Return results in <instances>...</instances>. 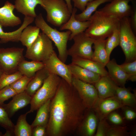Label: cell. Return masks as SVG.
Instances as JSON below:
<instances>
[{
    "mask_svg": "<svg viewBox=\"0 0 136 136\" xmlns=\"http://www.w3.org/2000/svg\"><path fill=\"white\" fill-rule=\"evenodd\" d=\"M86 109L72 84L61 78L51 100L47 135L65 136L76 134Z\"/></svg>",
    "mask_w": 136,
    "mask_h": 136,
    "instance_id": "cell-1",
    "label": "cell"
},
{
    "mask_svg": "<svg viewBox=\"0 0 136 136\" xmlns=\"http://www.w3.org/2000/svg\"><path fill=\"white\" fill-rule=\"evenodd\" d=\"M89 20L90 24L85 31L94 40H104L119 28L120 20L103 11H96Z\"/></svg>",
    "mask_w": 136,
    "mask_h": 136,
    "instance_id": "cell-2",
    "label": "cell"
},
{
    "mask_svg": "<svg viewBox=\"0 0 136 136\" xmlns=\"http://www.w3.org/2000/svg\"><path fill=\"white\" fill-rule=\"evenodd\" d=\"M35 18L36 26L54 43L58 52V58L65 63L68 56L67 44L69 40L71 31L69 30L60 31L56 28H52L45 21L41 13L37 15Z\"/></svg>",
    "mask_w": 136,
    "mask_h": 136,
    "instance_id": "cell-3",
    "label": "cell"
},
{
    "mask_svg": "<svg viewBox=\"0 0 136 136\" xmlns=\"http://www.w3.org/2000/svg\"><path fill=\"white\" fill-rule=\"evenodd\" d=\"M61 78L55 75L50 74L45 80L41 87L31 97L29 113L37 110L56 94Z\"/></svg>",
    "mask_w": 136,
    "mask_h": 136,
    "instance_id": "cell-4",
    "label": "cell"
},
{
    "mask_svg": "<svg viewBox=\"0 0 136 136\" xmlns=\"http://www.w3.org/2000/svg\"><path fill=\"white\" fill-rule=\"evenodd\" d=\"M119 30V45L125 56V62L136 60V38L131 28L129 17H124L120 20Z\"/></svg>",
    "mask_w": 136,
    "mask_h": 136,
    "instance_id": "cell-5",
    "label": "cell"
},
{
    "mask_svg": "<svg viewBox=\"0 0 136 136\" xmlns=\"http://www.w3.org/2000/svg\"><path fill=\"white\" fill-rule=\"evenodd\" d=\"M41 7L46 11L48 22L60 27L69 19L71 15L64 0H44Z\"/></svg>",
    "mask_w": 136,
    "mask_h": 136,
    "instance_id": "cell-6",
    "label": "cell"
},
{
    "mask_svg": "<svg viewBox=\"0 0 136 136\" xmlns=\"http://www.w3.org/2000/svg\"><path fill=\"white\" fill-rule=\"evenodd\" d=\"M52 41L43 32H40L35 40L27 48L25 57L31 60L43 62L55 52Z\"/></svg>",
    "mask_w": 136,
    "mask_h": 136,
    "instance_id": "cell-7",
    "label": "cell"
},
{
    "mask_svg": "<svg viewBox=\"0 0 136 136\" xmlns=\"http://www.w3.org/2000/svg\"><path fill=\"white\" fill-rule=\"evenodd\" d=\"M24 50L20 47L0 48V68L3 73L11 74L18 71L19 63L24 59Z\"/></svg>",
    "mask_w": 136,
    "mask_h": 136,
    "instance_id": "cell-8",
    "label": "cell"
},
{
    "mask_svg": "<svg viewBox=\"0 0 136 136\" xmlns=\"http://www.w3.org/2000/svg\"><path fill=\"white\" fill-rule=\"evenodd\" d=\"M72 40L74 43L67 50L68 55L72 58L80 57L92 59L93 53L92 46L95 40L87 36L84 32L76 35Z\"/></svg>",
    "mask_w": 136,
    "mask_h": 136,
    "instance_id": "cell-9",
    "label": "cell"
},
{
    "mask_svg": "<svg viewBox=\"0 0 136 136\" xmlns=\"http://www.w3.org/2000/svg\"><path fill=\"white\" fill-rule=\"evenodd\" d=\"M72 84L85 108L87 109L92 108L99 98L94 85L84 82L73 76Z\"/></svg>",
    "mask_w": 136,
    "mask_h": 136,
    "instance_id": "cell-10",
    "label": "cell"
},
{
    "mask_svg": "<svg viewBox=\"0 0 136 136\" xmlns=\"http://www.w3.org/2000/svg\"><path fill=\"white\" fill-rule=\"evenodd\" d=\"M43 62L50 74L57 75L72 84L73 76L68 65L62 61L55 52Z\"/></svg>",
    "mask_w": 136,
    "mask_h": 136,
    "instance_id": "cell-11",
    "label": "cell"
},
{
    "mask_svg": "<svg viewBox=\"0 0 136 136\" xmlns=\"http://www.w3.org/2000/svg\"><path fill=\"white\" fill-rule=\"evenodd\" d=\"M123 106L115 96L104 99L98 98L92 108L99 121L106 118L110 113Z\"/></svg>",
    "mask_w": 136,
    "mask_h": 136,
    "instance_id": "cell-12",
    "label": "cell"
},
{
    "mask_svg": "<svg viewBox=\"0 0 136 136\" xmlns=\"http://www.w3.org/2000/svg\"><path fill=\"white\" fill-rule=\"evenodd\" d=\"M132 0H111L99 10L113 16L120 20L130 16L132 10L129 3Z\"/></svg>",
    "mask_w": 136,
    "mask_h": 136,
    "instance_id": "cell-13",
    "label": "cell"
},
{
    "mask_svg": "<svg viewBox=\"0 0 136 136\" xmlns=\"http://www.w3.org/2000/svg\"><path fill=\"white\" fill-rule=\"evenodd\" d=\"M99 121L93 108L87 109L76 134L82 136L94 135Z\"/></svg>",
    "mask_w": 136,
    "mask_h": 136,
    "instance_id": "cell-14",
    "label": "cell"
},
{
    "mask_svg": "<svg viewBox=\"0 0 136 136\" xmlns=\"http://www.w3.org/2000/svg\"><path fill=\"white\" fill-rule=\"evenodd\" d=\"M31 98V97L25 91L17 94L8 103H4L0 107L4 109L10 118L19 110L30 104Z\"/></svg>",
    "mask_w": 136,
    "mask_h": 136,
    "instance_id": "cell-15",
    "label": "cell"
},
{
    "mask_svg": "<svg viewBox=\"0 0 136 136\" xmlns=\"http://www.w3.org/2000/svg\"><path fill=\"white\" fill-rule=\"evenodd\" d=\"M15 9L14 5L8 1L0 8V24L2 26L13 27L21 23L20 18L14 14Z\"/></svg>",
    "mask_w": 136,
    "mask_h": 136,
    "instance_id": "cell-16",
    "label": "cell"
},
{
    "mask_svg": "<svg viewBox=\"0 0 136 136\" xmlns=\"http://www.w3.org/2000/svg\"><path fill=\"white\" fill-rule=\"evenodd\" d=\"M77 11V8L75 7L73 8L69 19L59 28L60 30H68L71 31L69 40H72L74 37L76 35L85 32L90 24L89 20L81 21L75 18V16Z\"/></svg>",
    "mask_w": 136,
    "mask_h": 136,
    "instance_id": "cell-17",
    "label": "cell"
},
{
    "mask_svg": "<svg viewBox=\"0 0 136 136\" xmlns=\"http://www.w3.org/2000/svg\"><path fill=\"white\" fill-rule=\"evenodd\" d=\"M93 85L100 99L115 96L116 87L118 86L108 75L101 76Z\"/></svg>",
    "mask_w": 136,
    "mask_h": 136,
    "instance_id": "cell-18",
    "label": "cell"
},
{
    "mask_svg": "<svg viewBox=\"0 0 136 136\" xmlns=\"http://www.w3.org/2000/svg\"><path fill=\"white\" fill-rule=\"evenodd\" d=\"M106 66L108 69V75L111 79L118 86L125 87L128 76L115 59L110 60Z\"/></svg>",
    "mask_w": 136,
    "mask_h": 136,
    "instance_id": "cell-19",
    "label": "cell"
},
{
    "mask_svg": "<svg viewBox=\"0 0 136 136\" xmlns=\"http://www.w3.org/2000/svg\"><path fill=\"white\" fill-rule=\"evenodd\" d=\"M68 65L73 76L84 82L94 84L101 77L97 74L72 63Z\"/></svg>",
    "mask_w": 136,
    "mask_h": 136,
    "instance_id": "cell-20",
    "label": "cell"
},
{
    "mask_svg": "<svg viewBox=\"0 0 136 136\" xmlns=\"http://www.w3.org/2000/svg\"><path fill=\"white\" fill-rule=\"evenodd\" d=\"M34 19L32 17L25 16L23 22L20 27L16 30L11 32H5L2 28V26L0 24V40L1 43L19 41L22 31L26 27L33 22Z\"/></svg>",
    "mask_w": 136,
    "mask_h": 136,
    "instance_id": "cell-21",
    "label": "cell"
},
{
    "mask_svg": "<svg viewBox=\"0 0 136 136\" xmlns=\"http://www.w3.org/2000/svg\"><path fill=\"white\" fill-rule=\"evenodd\" d=\"M72 63L97 74L100 76L108 75L105 66L91 59L80 57L72 58Z\"/></svg>",
    "mask_w": 136,
    "mask_h": 136,
    "instance_id": "cell-22",
    "label": "cell"
},
{
    "mask_svg": "<svg viewBox=\"0 0 136 136\" xmlns=\"http://www.w3.org/2000/svg\"><path fill=\"white\" fill-rule=\"evenodd\" d=\"M44 0H15L14 5L17 12L25 16L35 18L37 15L35 8L38 4L42 5Z\"/></svg>",
    "mask_w": 136,
    "mask_h": 136,
    "instance_id": "cell-23",
    "label": "cell"
},
{
    "mask_svg": "<svg viewBox=\"0 0 136 136\" xmlns=\"http://www.w3.org/2000/svg\"><path fill=\"white\" fill-rule=\"evenodd\" d=\"M50 74L45 67L39 70L32 78L25 91L32 97L42 86Z\"/></svg>",
    "mask_w": 136,
    "mask_h": 136,
    "instance_id": "cell-24",
    "label": "cell"
},
{
    "mask_svg": "<svg viewBox=\"0 0 136 136\" xmlns=\"http://www.w3.org/2000/svg\"><path fill=\"white\" fill-rule=\"evenodd\" d=\"M44 67L43 62L33 60L28 61L24 59L19 63L18 70L23 76L32 78L37 71Z\"/></svg>",
    "mask_w": 136,
    "mask_h": 136,
    "instance_id": "cell-25",
    "label": "cell"
},
{
    "mask_svg": "<svg viewBox=\"0 0 136 136\" xmlns=\"http://www.w3.org/2000/svg\"><path fill=\"white\" fill-rule=\"evenodd\" d=\"M115 96L124 106H128L135 109L136 106V95L132 93L130 89L124 87L117 86Z\"/></svg>",
    "mask_w": 136,
    "mask_h": 136,
    "instance_id": "cell-26",
    "label": "cell"
},
{
    "mask_svg": "<svg viewBox=\"0 0 136 136\" xmlns=\"http://www.w3.org/2000/svg\"><path fill=\"white\" fill-rule=\"evenodd\" d=\"M106 39L95 40L93 43L94 51L92 59L106 66L110 60L105 47Z\"/></svg>",
    "mask_w": 136,
    "mask_h": 136,
    "instance_id": "cell-27",
    "label": "cell"
},
{
    "mask_svg": "<svg viewBox=\"0 0 136 136\" xmlns=\"http://www.w3.org/2000/svg\"><path fill=\"white\" fill-rule=\"evenodd\" d=\"M51 100H48L37 110L36 117L31 125L32 128L38 125H41L47 127L49 117Z\"/></svg>",
    "mask_w": 136,
    "mask_h": 136,
    "instance_id": "cell-28",
    "label": "cell"
},
{
    "mask_svg": "<svg viewBox=\"0 0 136 136\" xmlns=\"http://www.w3.org/2000/svg\"><path fill=\"white\" fill-rule=\"evenodd\" d=\"M40 29L36 26L29 25L22 31L19 41L27 48L29 47L35 40L40 33Z\"/></svg>",
    "mask_w": 136,
    "mask_h": 136,
    "instance_id": "cell-29",
    "label": "cell"
},
{
    "mask_svg": "<svg viewBox=\"0 0 136 136\" xmlns=\"http://www.w3.org/2000/svg\"><path fill=\"white\" fill-rule=\"evenodd\" d=\"M28 112L21 115L18 117L16 124L14 125V133L15 136H31L32 128L26 120Z\"/></svg>",
    "mask_w": 136,
    "mask_h": 136,
    "instance_id": "cell-30",
    "label": "cell"
},
{
    "mask_svg": "<svg viewBox=\"0 0 136 136\" xmlns=\"http://www.w3.org/2000/svg\"><path fill=\"white\" fill-rule=\"evenodd\" d=\"M111 0H93L88 2L85 9L80 14H75V18L78 20L85 21L89 20L93 13L101 5L110 2Z\"/></svg>",
    "mask_w": 136,
    "mask_h": 136,
    "instance_id": "cell-31",
    "label": "cell"
},
{
    "mask_svg": "<svg viewBox=\"0 0 136 136\" xmlns=\"http://www.w3.org/2000/svg\"><path fill=\"white\" fill-rule=\"evenodd\" d=\"M14 125L7 113L4 109L0 106V126L6 131L4 136H14Z\"/></svg>",
    "mask_w": 136,
    "mask_h": 136,
    "instance_id": "cell-32",
    "label": "cell"
},
{
    "mask_svg": "<svg viewBox=\"0 0 136 136\" xmlns=\"http://www.w3.org/2000/svg\"><path fill=\"white\" fill-rule=\"evenodd\" d=\"M120 35L119 28L115 30L106 39L105 47L108 58L111 53L116 47L119 45Z\"/></svg>",
    "mask_w": 136,
    "mask_h": 136,
    "instance_id": "cell-33",
    "label": "cell"
},
{
    "mask_svg": "<svg viewBox=\"0 0 136 136\" xmlns=\"http://www.w3.org/2000/svg\"><path fill=\"white\" fill-rule=\"evenodd\" d=\"M22 76L18 71L11 74L3 73L0 77V90L10 85Z\"/></svg>",
    "mask_w": 136,
    "mask_h": 136,
    "instance_id": "cell-34",
    "label": "cell"
},
{
    "mask_svg": "<svg viewBox=\"0 0 136 136\" xmlns=\"http://www.w3.org/2000/svg\"><path fill=\"white\" fill-rule=\"evenodd\" d=\"M31 78L23 75L10 86L17 94L22 93L25 91Z\"/></svg>",
    "mask_w": 136,
    "mask_h": 136,
    "instance_id": "cell-35",
    "label": "cell"
},
{
    "mask_svg": "<svg viewBox=\"0 0 136 136\" xmlns=\"http://www.w3.org/2000/svg\"><path fill=\"white\" fill-rule=\"evenodd\" d=\"M128 75V80L132 82L136 81V60L132 61L124 62L120 65Z\"/></svg>",
    "mask_w": 136,
    "mask_h": 136,
    "instance_id": "cell-36",
    "label": "cell"
},
{
    "mask_svg": "<svg viewBox=\"0 0 136 136\" xmlns=\"http://www.w3.org/2000/svg\"><path fill=\"white\" fill-rule=\"evenodd\" d=\"M129 135L127 127L124 125H111L106 134V136Z\"/></svg>",
    "mask_w": 136,
    "mask_h": 136,
    "instance_id": "cell-37",
    "label": "cell"
},
{
    "mask_svg": "<svg viewBox=\"0 0 136 136\" xmlns=\"http://www.w3.org/2000/svg\"><path fill=\"white\" fill-rule=\"evenodd\" d=\"M17 93L10 85L0 90V106L6 101L13 97Z\"/></svg>",
    "mask_w": 136,
    "mask_h": 136,
    "instance_id": "cell-38",
    "label": "cell"
},
{
    "mask_svg": "<svg viewBox=\"0 0 136 136\" xmlns=\"http://www.w3.org/2000/svg\"><path fill=\"white\" fill-rule=\"evenodd\" d=\"M110 126L106 118L99 120L94 136H106L107 133Z\"/></svg>",
    "mask_w": 136,
    "mask_h": 136,
    "instance_id": "cell-39",
    "label": "cell"
},
{
    "mask_svg": "<svg viewBox=\"0 0 136 136\" xmlns=\"http://www.w3.org/2000/svg\"><path fill=\"white\" fill-rule=\"evenodd\" d=\"M106 118L113 125H124V119L118 112L113 111L109 113Z\"/></svg>",
    "mask_w": 136,
    "mask_h": 136,
    "instance_id": "cell-40",
    "label": "cell"
},
{
    "mask_svg": "<svg viewBox=\"0 0 136 136\" xmlns=\"http://www.w3.org/2000/svg\"><path fill=\"white\" fill-rule=\"evenodd\" d=\"M122 109L124 118L128 121H132L136 118V112L135 109L130 107L124 106L121 108Z\"/></svg>",
    "mask_w": 136,
    "mask_h": 136,
    "instance_id": "cell-41",
    "label": "cell"
},
{
    "mask_svg": "<svg viewBox=\"0 0 136 136\" xmlns=\"http://www.w3.org/2000/svg\"><path fill=\"white\" fill-rule=\"evenodd\" d=\"M47 135V127L38 125L32 128L31 136H45Z\"/></svg>",
    "mask_w": 136,
    "mask_h": 136,
    "instance_id": "cell-42",
    "label": "cell"
},
{
    "mask_svg": "<svg viewBox=\"0 0 136 136\" xmlns=\"http://www.w3.org/2000/svg\"><path fill=\"white\" fill-rule=\"evenodd\" d=\"M74 3V7L82 12L85 9L87 3L93 0H71Z\"/></svg>",
    "mask_w": 136,
    "mask_h": 136,
    "instance_id": "cell-43",
    "label": "cell"
},
{
    "mask_svg": "<svg viewBox=\"0 0 136 136\" xmlns=\"http://www.w3.org/2000/svg\"><path fill=\"white\" fill-rule=\"evenodd\" d=\"M130 18V23L132 30L136 32V10L135 9L132 10Z\"/></svg>",
    "mask_w": 136,
    "mask_h": 136,
    "instance_id": "cell-44",
    "label": "cell"
},
{
    "mask_svg": "<svg viewBox=\"0 0 136 136\" xmlns=\"http://www.w3.org/2000/svg\"><path fill=\"white\" fill-rule=\"evenodd\" d=\"M67 5L68 8L70 13H72L73 8L71 4V0H64Z\"/></svg>",
    "mask_w": 136,
    "mask_h": 136,
    "instance_id": "cell-45",
    "label": "cell"
},
{
    "mask_svg": "<svg viewBox=\"0 0 136 136\" xmlns=\"http://www.w3.org/2000/svg\"><path fill=\"white\" fill-rule=\"evenodd\" d=\"M129 135L135 136L136 135V127H134L133 128L132 130L130 132H129Z\"/></svg>",
    "mask_w": 136,
    "mask_h": 136,
    "instance_id": "cell-46",
    "label": "cell"
},
{
    "mask_svg": "<svg viewBox=\"0 0 136 136\" xmlns=\"http://www.w3.org/2000/svg\"><path fill=\"white\" fill-rule=\"evenodd\" d=\"M3 71L0 68V77L3 74Z\"/></svg>",
    "mask_w": 136,
    "mask_h": 136,
    "instance_id": "cell-47",
    "label": "cell"
},
{
    "mask_svg": "<svg viewBox=\"0 0 136 136\" xmlns=\"http://www.w3.org/2000/svg\"><path fill=\"white\" fill-rule=\"evenodd\" d=\"M3 134L2 132L0 131V136H3Z\"/></svg>",
    "mask_w": 136,
    "mask_h": 136,
    "instance_id": "cell-48",
    "label": "cell"
},
{
    "mask_svg": "<svg viewBox=\"0 0 136 136\" xmlns=\"http://www.w3.org/2000/svg\"><path fill=\"white\" fill-rule=\"evenodd\" d=\"M1 43V41H0V44Z\"/></svg>",
    "mask_w": 136,
    "mask_h": 136,
    "instance_id": "cell-49",
    "label": "cell"
}]
</instances>
